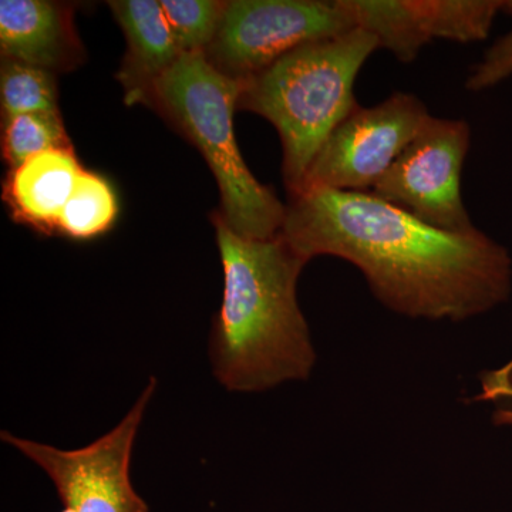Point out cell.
I'll use <instances>...</instances> for the list:
<instances>
[{
	"mask_svg": "<svg viewBox=\"0 0 512 512\" xmlns=\"http://www.w3.org/2000/svg\"><path fill=\"white\" fill-rule=\"evenodd\" d=\"M279 234L306 262L335 256L355 265L377 301L406 318L463 322L512 293V258L503 245L480 229L431 227L373 192L289 195Z\"/></svg>",
	"mask_w": 512,
	"mask_h": 512,
	"instance_id": "obj_1",
	"label": "cell"
},
{
	"mask_svg": "<svg viewBox=\"0 0 512 512\" xmlns=\"http://www.w3.org/2000/svg\"><path fill=\"white\" fill-rule=\"evenodd\" d=\"M224 272L220 311L212 319L210 359L218 382L237 393H259L308 380L316 365L296 285L308 262L281 234L252 239L211 215Z\"/></svg>",
	"mask_w": 512,
	"mask_h": 512,
	"instance_id": "obj_2",
	"label": "cell"
},
{
	"mask_svg": "<svg viewBox=\"0 0 512 512\" xmlns=\"http://www.w3.org/2000/svg\"><path fill=\"white\" fill-rule=\"evenodd\" d=\"M377 49L376 37L356 28L298 47L241 82L238 110L264 117L281 138L289 195L301 191L320 148L356 109L357 76Z\"/></svg>",
	"mask_w": 512,
	"mask_h": 512,
	"instance_id": "obj_3",
	"label": "cell"
},
{
	"mask_svg": "<svg viewBox=\"0 0 512 512\" xmlns=\"http://www.w3.org/2000/svg\"><path fill=\"white\" fill-rule=\"evenodd\" d=\"M242 83L218 72L205 53H185L158 80L146 106L160 113L200 151L221 194L218 214L235 234L274 238L284 227L286 204L259 183L239 151L234 113Z\"/></svg>",
	"mask_w": 512,
	"mask_h": 512,
	"instance_id": "obj_4",
	"label": "cell"
},
{
	"mask_svg": "<svg viewBox=\"0 0 512 512\" xmlns=\"http://www.w3.org/2000/svg\"><path fill=\"white\" fill-rule=\"evenodd\" d=\"M356 29L346 0H229L208 62L238 82L316 40Z\"/></svg>",
	"mask_w": 512,
	"mask_h": 512,
	"instance_id": "obj_5",
	"label": "cell"
},
{
	"mask_svg": "<svg viewBox=\"0 0 512 512\" xmlns=\"http://www.w3.org/2000/svg\"><path fill=\"white\" fill-rule=\"evenodd\" d=\"M157 389L150 377L146 389L123 420L109 433L77 450L22 439L3 430L0 439L32 460L55 484L64 508L73 512H150L130 478L138 427Z\"/></svg>",
	"mask_w": 512,
	"mask_h": 512,
	"instance_id": "obj_6",
	"label": "cell"
},
{
	"mask_svg": "<svg viewBox=\"0 0 512 512\" xmlns=\"http://www.w3.org/2000/svg\"><path fill=\"white\" fill-rule=\"evenodd\" d=\"M470 140L466 120L430 116L380 178L373 194L431 227L454 234L476 231L461 197Z\"/></svg>",
	"mask_w": 512,
	"mask_h": 512,
	"instance_id": "obj_7",
	"label": "cell"
},
{
	"mask_svg": "<svg viewBox=\"0 0 512 512\" xmlns=\"http://www.w3.org/2000/svg\"><path fill=\"white\" fill-rule=\"evenodd\" d=\"M429 117L423 101L409 93L357 106L320 148L301 191L372 192Z\"/></svg>",
	"mask_w": 512,
	"mask_h": 512,
	"instance_id": "obj_8",
	"label": "cell"
},
{
	"mask_svg": "<svg viewBox=\"0 0 512 512\" xmlns=\"http://www.w3.org/2000/svg\"><path fill=\"white\" fill-rule=\"evenodd\" d=\"M356 28L372 33L379 47L412 63L434 39L481 42L490 35L508 0H346Z\"/></svg>",
	"mask_w": 512,
	"mask_h": 512,
	"instance_id": "obj_9",
	"label": "cell"
},
{
	"mask_svg": "<svg viewBox=\"0 0 512 512\" xmlns=\"http://www.w3.org/2000/svg\"><path fill=\"white\" fill-rule=\"evenodd\" d=\"M2 60L30 64L57 74L72 72L86 60L73 8L49 0L0 2Z\"/></svg>",
	"mask_w": 512,
	"mask_h": 512,
	"instance_id": "obj_10",
	"label": "cell"
},
{
	"mask_svg": "<svg viewBox=\"0 0 512 512\" xmlns=\"http://www.w3.org/2000/svg\"><path fill=\"white\" fill-rule=\"evenodd\" d=\"M109 8L126 37L117 72L128 106L146 104L151 90L181 57L158 0H111Z\"/></svg>",
	"mask_w": 512,
	"mask_h": 512,
	"instance_id": "obj_11",
	"label": "cell"
},
{
	"mask_svg": "<svg viewBox=\"0 0 512 512\" xmlns=\"http://www.w3.org/2000/svg\"><path fill=\"white\" fill-rule=\"evenodd\" d=\"M84 168L74 148H59L10 168L3 201L18 224L42 235H56L59 218Z\"/></svg>",
	"mask_w": 512,
	"mask_h": 512,
	"instance_id": "obj_12",
	"label": "cell"
},
{
	"mask_svg": "<svg viewBox=\"0 0 512 512\" xmlns=\"http://www.w3.org/2000/svg\"><path fill=\"white\" fill-rule=\"evenodd\" d=\"M119 214L116 192L106 178L84 170L60 215L57 234L87 241L106 234Z\"/></svg>",
	"mask_w": 512,
	"mask_h": 512,
	"instance_id": "obj_13",
	"label": "cell"
},
{
	"mask_svg": "<svg viewBox=\"0 0 512 512\" xmlns=\"http://www.w3.org/2000/svg\"><path fill=\"white\" fill-rule=\"evenodd\" d=\"M0 103L3 120L22 114L60 113L56 74L30 64L2 60Z\"/></svg>",
	"mask_w": 512,
	"mask_h": 512,
	"instance_id": "obj_14",
	"label": "cell"
},
{
	"mask_svg": "<svg viewBox=\"0 0 512 512\" xmlns=\"http://www.w3.org/2000/svg\"><path fill=\"white\" fill-rule=\"evenodd\" d=\"M59 148H73L60 113L22 114L3 120L2 156L9 168Z\"/></svg>",
	"mask_w": 512,
	"mask_h": 512,
	"instance_id": "obj_15",
	"label": "cell"
},
{
	"mask_svg": "<svg viewBox=\"0 0 512 512\" xmlns=\"http://www.w3.org/2000/svg\"><path fill=\"white\" fill-rule=\"evenodd\" d=\"M160 3L181 55L205 53L217 36L227 2L160 0Z\"/></svg>",
	"mask_w": 512,
	"mask_h": 512,
	"instance_id": "obj_16",
	"label": "cell"
},
{
	"mask_svg": "<svg viewBox=\"0 0 512 512\" xmlns=\"http://www.w3.org/2000/svg\"><path fill=\"white\" fill-rule=\"evenodd\" d=\"M512 19V0H508L505 12ZM512 76V28L507 35L500 37L483 59L474 64L466 80V89L470 92H483Z\"/></svg>",
	"mask_w": 512,
	"mask_h": 512,
	"instance_id": "obj_17",
	"label": "cell"
},
{
	"mask_svg": "<svg viewBox=\"0 0 512 512\" xmlns=\"http://www.w3.org/2000/svg\"><path fill=\"white\" fill-rule=\"evenodd\" d=\"M512 370V359L508 360L500 369L490 370L481 375V392L476 397V402H498L501 400L505 377Z\"/></svg>",
	"mask_w": 512,
	"mask_h": 512,
	"instance_id": "obj_18",
	"label": "cell"
},
{
	"mask_svg": "<svg viewBox=\"0 0 512 512\" xmlns=\"http://www.w3.org/2000/svg\"><path fill=\"white\" fill-rule=\"evenodd\" d=\"M504 399H512V370L508 373L507 377H505L503 393H501V400ZM493 423L498 427H512V409L495 410L493 413Z\"/></svg>",
	"mask_w": 512,
	"mask_h": 512,
	"instance_id": "obj_19",
	"label": "cell"
}]
</instances>
